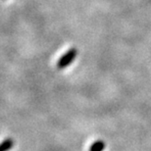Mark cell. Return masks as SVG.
I'll return each mask as SVG.
<instances>
[{"label":"cell","instance_id":"1","mask_svg":"<svg viewBox=\"0 0 151 151\" xmlns=\"http://www.w3.org/2000/svg\"><path fill=\"white\" fill-rule=\"evenodd\" d=\"M78 55V50L76 48H71L66 52L64 55L60 57V59L57 62V68L59 70H63L66 67H68L69 65H71L73 61L76 59V57Z\"/></svg>","mask_w":151,"mask_h":151},{"label":"cell","instance_id":"2","mask_svg":"<svg viewBox=\"0 0 151 151\" xmlns=\"http://www.w3.org/2000/svg\"><path fill=\"white\" fill-rule=\"evenodd\" d=\"M14 140L12 138H6L0 143V151H10L14 146Z\"/></svg>","mask_w":151,"mask_h":151},{"label":"cell","instance_id":"3","mask_svg":"<svg viewBox=\"0 0 151 151\" xmlns=\"http://www.w3.org/2000/svg\"><path fill=\"white\" fill-rule=\"evenodd\" d=\"M105 149V142L102 140H97L94 143L91 144L89 151H104Z\"/></svg>","mask_w":151,"mask_h":151}]
</instances>
